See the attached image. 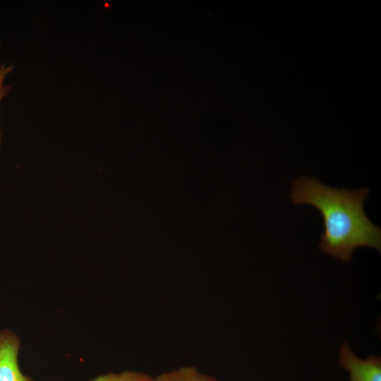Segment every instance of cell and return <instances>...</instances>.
<instances>
[{
	"instance_id": "3",
	"label": "cell",
	"mask_w": 381,
	"mask_h": 381,
	"mask_svg": "<svg viewBox=\"0 0 381 381\" xmlns=\"http://www.w3.org/2000/svg\"><path fill=\"white\" fill-rule=\"evenodd\" d=\"M20 339L13 332L0 330V381H35L23 374L18 365Z\"/></svg>"
},
{
	"instance_id": "1",
	"label": "cell",
	"mask_w": 381,
	"mask_h": 381,
	"mask_svg": "<svg viewBox=\"0 0 381 381\" xmlns=\"http://www.w3.org/2000/svg\"><path fill=\"white\" fill-rule=\"evenodd\" d=\"M369 192L366 188L337 189L301 176L294 181L290 198L295 204L315 207L322 215L325 231L319 248L334 258L349 262L356 248L381 250L380 228L369 220L363 210Z\"/></svg>"
},
{
	"instance_id": "5",
	"label": "cell",
	"mask_w": 381,
	"mask_h": 381,
	"mask_svg": "<svg viewBox=\"0 0 381 381\" xmlns=\"http://www.w3.org/2000/svg\"><path fill=\"white\" fill-rule=\"evenodd\" d=\"M88 381H155V377L143 372L125 370L99 375Z\"/></svg>"
},
{
	"instance_id": "4",
	"label": "cell",
	"mask_w": 381,
	"mask_h": 381,
	"mask_svg": "<svg viewBox=\"0 0 381 381\" xmlns=\"http://www.w3.org/2000/svg\"><path fill=\"white\" fill-rule=\"evenodd\" d=\"M155 381H221L200 372L195 367L183 366L164 372L155 377Z\"/></svg>"
},
{
	"instance_id": "6",
	"label": "cell",
	"mask_w": 381,
	"mask_h": 381,
	"mask_svg": "<svg viewBox=\"0 0 381 381\" xmlns=\"http://www.w3.org/2000/svg\"><path fill=\"white\" fill-rule=\"evenodd\" d=\"M13 70V66L6 64L0 65V102L1 99L8 94L10 87L4 85V81L6 75ZM1 131H0V146H1Z\"/></svg>"
},
{
	"instance_id": "2",
	"label": "cell",
	"mask_w": 381,
	"mask_h": 381,
	"mask_svg": "<svg viewBox=\"0 0 381 381\" xmlns=\"http://www.w3.org/2000/svg\"><path fill=\"white\" fill-rule=\"evenodd\" d=\"M338 362L348 372L350 381H381L380 356L371 354L360 358L346 341L339 350Z\"/></svg>"
}]
</instances>
